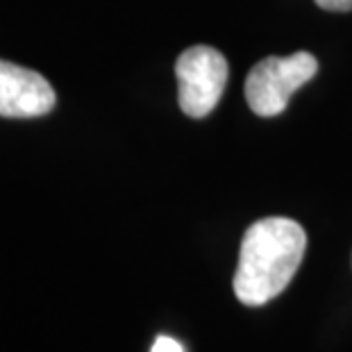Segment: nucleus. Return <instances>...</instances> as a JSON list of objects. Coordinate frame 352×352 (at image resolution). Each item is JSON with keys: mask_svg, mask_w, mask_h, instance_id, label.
<instances>
[{"mask_svg": "<svg viewBox=\"0 0 352 352\" xmlns=\"http://www.w3.org/2000/svg\"><path fill=\"white\" fill-rule=\"evenodd\" d=\"M177 100L186 116L202 118L212 114L226 91L230 66L223 52L212 46L186 48L177 57Z\"/></svg>", "mask_w": 352, "mask_h": 352, "instance_id": "nucleus-3", "label": "nucleus"}, {"mask_svg": "<svg viewBox=\"0 0 352 352\" xmlns=\"http://www.w3.org/2000/svg\"><path fill=\"white\" fill-rule=\"evenodd\" d=\"M305 248L307 234L298 221L271 216L252 223L243 234L234 273L239 302L261 307L280 296L294 280Z\"/></svg>", "mask_w": 352, "mask_h": 352, "instance_id": "nucleus-1", "label": "nucleus"}, {"mask_svg": "<svg viewBox=\"0 0 352 352\" xmlns=\"http://www.w3.org/2000/svg\"><path fill=\"white\" fill-rule=\"evenodd\" d=\"M151 352H184V348L173 336H157Z\"/></svg>", "mask_w": 352, "mask_h": 352, "instance_id": "nucleus-5", "label": "nucleus"}, {"mask_svg": "<svg viewBox=\"0 0 352 352\" xmlns=\"http://www.w3.org/2000/svg\"><path fill=\"white\" fill-rule=\"evenodd\" d=\"M318 71V59L307 50L289 57H266L252 66L245 80V100L257 116H277L289 98Z\"/></svg>", "mask_w": 352, "mask_h": 352, "instance_id": "nucleus-2", "label": "nucleus"}, {"mask_svg": "<svg viewBox=\"0 0 352 352\" xmlns=\"http://www.w3.org/2000/svg\"><path fill=\"white\" fill-rule=\"evenodd\" d=\"M50 82L36 71L0 59V116L36 118L55 107Z\"/></svg>", "mask_w": 352, "mask_h": 352, "instance_id": "nucleus-4", "label": "nucleus"}, {"mask_svg": "<svg viewBox=\"0 0 352 352\" xmlns=\"http://www.w3.org/2000/svg\"><path fill=\"white\" fill-rule=\"evenodd\" d=\"M318 7H323L327 12H350L352 0H316Z\"/></svg>", "mask_w": 352, "mask_h": 352, "instance_id": "nucleus-6", "label": "nucleus"}]
</instances>
